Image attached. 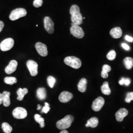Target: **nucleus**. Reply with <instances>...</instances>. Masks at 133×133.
<instances>
[{
    "mask_svg": "<svg viewBox=\"0 0 133 133\" xmlns=\"http://www.w3.org/2000/svg\"><path fill=\"white\" fill-rule=\"evenodd\" d=\"M60 133H69V132L66 130H62V131Z\"/></svg>",
    "mask_w": 133,
    "mask_h": 133,
    "instance_id": "37",
    "label": "nucleus"
},
{
    "mask_svg": "<svg viewBox=\"0 0 133 133\" xmlns=\"http://www.w3.org/2000/svg\"><path fill=\"white\" fill-rule=\"evenodd\" d=\"M105 104V100L102 97H99L93 102L92 109L95 111H100Z\"/></svg>",
    "mask_w": 133,
    "mask_h": 133,
    "instance_id": "9",
    "label": "nucleus"
},
{
    "mask_svg": "<svg viewBox=\"0 0 133 133\" xmlns=\"http://www.w3.org/2000/svg\"><path fill=\"white\" fill-rule=\"evenodd\" d=\"M64 63L66 65L71 66V68L78 69L81 66V60L75 56H68L65 58Z\"/></svg>",
    "mask_w": 133,
    "mask_h": 133,
    "instance_id": "3",
    "label": "nucleus"
},
{
    "mask_svg": "<svg viewBox=\"0 0 133 133\" xmlns=\"http://www.w3.org/2000/svg\"><path fill=\"white\" fill-rule=\"evenodd\" d=\"M73 97L71 93L68 91H63L59 96V100L62 103H67L69 102Z\"/></svg>",
    "mask_w": 133,
    "mask_h": 133,
    "instance_id": "12",
    "label": "nucleus"
},
{
    "mask_svg": "<svg viewBox=\"0 0 133 133\" xmlns=\"http://www.w3.org/2000/svg\"><path fill=\"white\" fill-rule=\"evenodd\" d=\"M70 13L71 14V25H78L82 24L83 17L80 12V9L78 5H71L70 10Z\"/></svg>",
    "mask_w": 133,
    "mask_h": 133,
    "instance_id": "1",
    "label": "nucleus"
},
{
    "mask_svg": "<svg viewBox=\"0 0 133 133\" xmlns=\"http://www.w3.org/2000/svg\"><path fill=\"white\" fill-rule=\"evenodd\" d=\"M12 115L14 118L16 119H24L27 116V111L23 108L17 107L13 110Z\"/></svg>",
    "mask_w": 133,
    "mask_h": 133,
    "instance_id": "5",
    "label": "nucleus"
},
{
    "mask_svg": "<svg viewBox=\"0 0 133 133\" xmlns=\"http://www.w3.org/2000/svg\"><path fill=\"white\" fill-rule=\"evenodd\" d=\"M121 45H122V47L124 49H125V50H129L130 49V46H129L128 44H127L125 43H123L121 44Z\"/></svg>",
    "mask_w": 133,
    "mask_h": 133,
    "instance_id": "33",
    "label": "nucleus"
},
{
    "mask_svg": "<svg viewBox=\"0 0 133 133\" xmlns=\"http://www.w3.org/2000/svg\"><path fill=\"white\" fill-rule=\"evenodd\" d=\"M99 123V120L96 117H93L90 119L87 120V123L86 124L85 126L86 127H90L91 128H95L96 127Z\"/></svg>",
    "mask_w": 133,
    "mask_h": 133,
    "instance_id": "17",
    "label": "nucleus"
},
{
    "mask_svg": "<svg viewBox=\"0 0 133 133\" xmlns=\"http://www.w3.org/2000/svg\"><path fill=\"white\" fill-rule=\"evenodd\" d=\"M42 109V106L40 105H38V108H37V109L38 110H40Z\"/></svg>",
    "mask_w": 133,
    "mask_h": 133,
    "instance_id": "38",
    "label": "nucleus"
},
{
    "mask_svg": "<svg viewBox=\"0 0 133 133\" xmlns=\"http://www.w3.org/2000/svg\"><path fill=\"white\" fill-rule=\"evenodd\" d=\"M27 66L32 76H36L38 74V65L34 60H30L27 62Z\"/></svg>",
    "mask_w": 133,
    "mask_h": 133,
    "instance_id": "8",
    "label": "nucleus"
},
{
    "mask_svg": "<svg viewBox=\"0 0 133 133\" xmlns=\"http://www.w3.org/2000/svg\"><path fill=\"white\" fill-rule=\"evenodd\" d=\"M111 71V67L108 65H104L102 67V71L101 72V76L104 78L108 77V72Z\"/></svg>",
    "mask_w": 133,
    "mask_h": 133,
    "instance_id": "22",
    "label": "nucleus"
},
{
    "mask_svg": "<svg viewBox=\"0 0 133 133\" xmlns=\"http://www.w3.org/2000/svg\"><path fill=\"white\" fill-rule=\"evenodd\" d=\"M28 90L26 88H24L23 89L19 88V89L17 91V94L18 95L17 99L18 101H22L25 95H26L28 93Z\"/></svg>",
    "mask_w": 133,
    "mask_h": 133,
    "instance_id": "21",
    "label": "nucleus"
},
{
    "mask_svg": "<svg viewBox=\"0 0 133 133\" xmlns=\"http://www.w3.org/2000/svg\"><path fill=\"white\" fill-rule=\"evenodd\" d=\"M18 65V63L16 60H11L10 62L9 65L6 66L5 69V72L6 74L10 75L14 72L17 69V66Z\"/></svg>",
    "mask_w": 133,
    "mask_h": 133,
    "instance_id": "13",
    "label": "nucleus"
},
{
    "mask_svg": "<svg viewBox=\"0 0 133 133\" xmlns=\"http://www.w3.org/2000/svg\"><path fill=\"white\" fill-rule=\"evenodd\" d=\"M101 89L102 93L105 95H109L111 93V91L109 85V83L107 81H105L103 83V85L101 87Z\"/></svg>",
    "mask_w": 133,
    "mask_h": 133,
    "instance_id": "20",
    "label": "nucleus"
},
{
    "mask_svg": "<svg viewBox=\"0 0 133 133\" xmlns=\"http://www.w3.org/2000/svg\"><path fill=\"white\" fill-rule=\"evenodd\" d=\"M110 35L113 38H120L122 35V30L120 27H115L110 30Z\"/></svg>",
    "mask_w": 133,
    "mask_h": 133,
    "instance_id": "15",
    "label": "nucleus"
},
{
    "mask_svg": "<svg viewBox=\"0 0 133 133\" xmlns=\"http://www.w3.org/2000/svg\"><path fill=\"white\" fill-rule=\"evenodd\" d=\"M74 121V116L71 115H67L63 119L57 121L56 127L60 130H66L71 126V123Z\"/></svg>",
    "mask_w": 133,
    "mask_h": 133,
    "instance_id": "2",
    "label": "nucleus"
},
{
    "mask_svg": "<svg viewBox=\"0 0 133 133\" xmlns=\"http://www.w3.org/2000/svg\"><path fill=\"white\" fill-rule=\"evenodd\" d=\"M50 105L48 103L45 102L44 103V106L43 107L41 111V113H44V114H48V111L50 110Z\"/></svg>",
    "mask_w": 133,
    "mask_h": 133,
    "instance_id": "30",
    "label": "nucleus"
},
{
    "mask_svg": "<svg viewBox=\"0 0 133 133\" xmlns=\"http://www.w3.org/2000/svg\"><path fill=\"white\" fill-rule=\"evenodd\" d=\"M27 15V11L23 8H18L13 10L10 14L9 18L12 21H15L20 18L25 16Z\"/></svg>",
    "mask_w": 133,
    "mask_h": 133,
    "instance_id": "4",
    "label": "nucleus"
},
{
    "mask_svg": "<svg viewBox=\"0 0 133 133\" xmlns=\"http://www.w3.org/2000/svg\"><path fill=\"white\" fill-rule=\"evenodd\" d=\"M47 81L48 85L50 86V88H52L56 83V79L53 76H49L48 77Z\"/></svg>",
    "mask_w": 133,
    "mask_h": 133,
    "instance_id": "27",
    "label": "nucleus"
},
{
    "mask_svg": "<svg viewBox=\"0 0 133 133\" xmlns=\"http://www.w3.org/2000/svg\"><path fill=\"white\" fill-rule=\"evenodd\" d=\"M35 48H36L37 52L41 56L43 57H45L48 55V48L45 44L38 42L36 43L35 44Z\"/></svg>",
    "mask_w": 133,
    "mask_h": 133,
    "instance_id": "11",
    "label": "nucleus"
},
{
    "mask_svg": "<svg viewBox=\"0 0 133 133\" xmlns=\"http://www.w3.org/2000/svg\"><path fill=\"white\" fill-rule=\"evenodd\" d=\"M3 96V105L5 107H8L10 105V93L8 91H4L2 93Z\"/></svg>",
    "mask_w": 133,
    "mask_h": 133,
    "instance_id": "18",
    "label": "nucleus"
},
{
    "mask_svg": "<svg viewBox=\"0 0 133 133\" xmlns=\"http://www.w3.org/2000/svg\"><path fill=\"white\" fill-rule=\"evenodd\" d=\"M125 39L127 41H128L129 42H133V38L132 37H130V36H128V35H126V36H125Z\"/></svg>",
    "mask_w": 133,
    "mask_h": 133,
    "instance_id": "34",
    "label": "nucleus"
},
{
    "mask_svg": "<svg viewBox=\"0 0 133 133\" xmlns=\"http://www.w3.org/2000/svg\"><path fill=\"white\" fill-rule=\"evenodd\" d=\"M2 128L3 129L5 133H11L12 130V127L6 122H4L2 124Z\"/></svg>",
    "mask_w": 133,
    "mask_h": 133,
    "instance_id": "25",
    "label": "nucleus"
},
{
    "mask_svg": "<svg viewBox=\"0 0 133 133\" xmlns=\"http://www.w3.org/2000/svg\"><path fill=\"white\" fill-rule=\"evenodd\" d=\"M124 64L126 68L128 70L131 69L133 66V59L131 57H126L124 59Z\"/></svg>",
    "mask_w": 133,
    "mask_h": 133,
    "instance_id": "23",
    "label": "nucleus"
},
{
    "mask_svg": "<svg viewBox=\"0 0 133 133\" xmlns=\"http://www.w3.org/2000/svg\"><path fill=\"white\" fill-rule=\"evenodd\" d=\"M131 83V80L130 78H124L122 77L121 79L119 81V83L120 85H125L127 86L129 85Z\"/></svg>",
    "mask_w": 133,
    "mask_h": 133,
    "instance_id": "28",
    "label": "nucleus"
},
{
    "mask_svg": "<svg viewBox=\"0 0 133 133\" xmlns=\"http://www.w3.org/2000/svg\"><path fill=\"white\" fill-rule=\"evenodd\" d=\"M4 23L2 21H0V32H1V31L3 30V29L4 27Z\"/></svg>",
    "mask_w": 133,
    "mask_h": 133,
    "instance_id": "35",
    "label": "nucleus"
},
{
    "mask_svg": "<svg viewBox=\"0 0 133 133\" xmlns=\"http://www.w3.org/2000/svg\"><path fill=\"white\" fill-rule=\"evenodd\" d=\"M87 81L86 78H83L81 79L77 85V88L79 91L82 93L85 92L87 88Z\"/></svg>",
    "mask_w": 133,
    "mask_h": 133,
    "instance_id": "16",
    "label": "nucleus"
},
{
    "mask_svg": "<svg viewBox=\"0 0 133 133\" xmlns=\"http://www.w3.org/2000/svg\"><path fill=\"white\" fill-rule=\"evenodd\" d=\"M37 97L39 100H43L46 97V91L44 88H38L37 92Z\"/></svg>",
    "mask_w": 133,
    "mask_h": 133,
    "instance_id": "19",
    "label": "nucleus"
},
{
    "mask_svg": "<svg viewBox=\"0 0 133 133\" xmlns=\"http://www.w3.org/2000/svg\"><path fill=\"white\" fill-rule=\"evenodd\" d=\"M3 103V94L0 93V105Z\"/></svg>",
    "mask_w": 133,
    "mask_h": 133,
    "instance_id": "36",
    "label": "nucleus"
},
{
    "mask_svg": "<svg viewBox=\"0 0 133 133\" xmlns=\"http://www.w3.org/2000/svg\"><path fill=\"white\" fill-rule=\"evenodd\" d=\"M34 118H35L36 121L40 125V127L41 128H43L44 127V126H45L44 119L40 115L38 114H35Z\"/></svg>",
    "mask_w": 133,
    "mask_h": 133,
    "instance_id": "24",
    "label": "nucleus"
},
{
    "mask_svg": "<svg viewBox=\"0 0 133 133\" xmlns=\"http://www.w3.org/2000/svg\"><path fill=\"white\" fill-rule=\"evenodd\" d=\"M43 0H35L33 3V5L35 8H39L43 5Z\"/></svg>",
    "mask_w": 133,
    "mask_h": 133,
    "instance_id": "32",
    "label": "nucleus"
},
{
    "mask_svg": "<svg viewBox=\"0 0 133 133\" xmlns=\"http://www.w3.org/2000/svg\"><path fill=\"white\" fill-rule=\"evenodd\" d=\"M14 41L12 38H6L0 44V48L3 51L10 50L14 45Z\"/></svg>",
    "mask_w": 133,
    "mask_h": 133,
    "instance_id": "6",
    "label": "nucleus"
},
{
    "mask_svg": "<svg viewBox=\"0 0 133 133\" xmlns=\"http://www.w3.org/2000/svg\"><path fill=\"white\" fill-rule=\"evenodd\" d=\"M44 28L49 34H53L54 31V24L49 16H46L44 19Z\"/></svg>",
    "mask_w": 133,
    "mask_h": 133,
    "instance_id": "10",
    "label": "nucleus"
},
{
    "mask_svg": "<svg viewBox=\"0 0 133 133\" xmlns=\"http://www.w3.org/2000/svg\"><path fill=\"white\" fill-rule=\"evenodd\" d=\"M107 57L108 59L109 60H110V61L114 60L115 59V58H116V52H115V51L114 50H112L110 51L108 53V54L107 55Z\"/></svg>",
    "mask_w": 133,
    "mask_h": 133,
    "instance_id": "29",
    "label": "nucleus"
},
{
    "mask_svg": "<svg viewBox=\"0 0 133 133\" xmlns=\"http://www.w3.org/2000/svg\"><path fill=\"white\" fill-rule=\"evenodd\" d=\"M128 114V110L125 108H121L117 111L115 114L116 119L118 122H122L124 118Z\"/></svg>",
    "mask_w": 133,
    "mask_h": 133,
    "instance_id": "14",
    "label": "nucleus"
},
{
    "mask_svg": "<svg viewBox=\"0 0 133 133\" xmlns=\"http://www.w3.org/2000/svg\"><path fill=\"white\" fill-rule=\"evenodd\" d=\"M133 100V92H128L127 93L126 97L125 98V102L127 103H130Z\"/></svg>",
    "mask_w": 133,
    "mask_h": 133,
    "instance_id": "31",
    "label": "nucleus"
},
{
    "mask_svg": "<svg viewBox=\"0 0 133 133\" xmlns=\"http://www.w3.org/2000/svg\"><path fill=\"white\" fill-rule=\"evenodd\" d=\"M70 31L71 35L76 38H82L84 36L83 29L78 25H72L70 29Z\"/></svg>",
    "mask_w": 133,
    "mask_h": 133,
    "instance_id": "7",
    "label": "nucleus"
},
{
    "mask_svg": "<svg viewBox=\"0 0 133 133\" xmlns=\"http://www.w3.org/2000/svg\"><path fill=\"white\" fill-rule=\"evenodd\" d=\"M4 82L7 84L13 85L17 82V79L14 77H6L4 79Z\"/></svg>",
    "mask_w": 133,
    "mask_h": 133,
    "instance_id": "26",
    "label": "nucleus"
}]
</instances>
